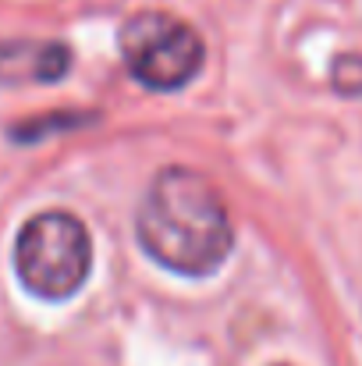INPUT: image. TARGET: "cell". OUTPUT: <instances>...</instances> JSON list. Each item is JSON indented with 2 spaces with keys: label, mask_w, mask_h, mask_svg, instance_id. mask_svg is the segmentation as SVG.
I'll use <instances>...</instances> for the list:
<instances>
[{
  "label": "cell",
  "mask_w": 362,
  "mask_h": 366,
  "mask_svg": "<svg viewBox=\"0 0 362 366\" xmlns=\"http://www.w3.org/2000/svg\"><path fill=\"white\" fill-rule=\"evenodd\" d=\"M135 232L156 263L185 277L213 274L228 259L235 239L224 199L188 167H167L156 174L142 199Z\"/></svg>",
  "instance_id": "1"
},
{
  "label": "cell",
  "mask_w": 362,
  "mask_h": 366,
  "mask_svg": "<svg viewBox=\"0 0 362 366\" xmlns=\"http://www.w3.org/2000/svg\"><path fill=\"white\" fill-rule=\"evenodd\" d=\"M93 267V242L75 214L46 210L32 217L14 242V270L21 285L50 302L71 299Z\"/></svg>",
  "instance_id": "2"
},
{
  "label": "cell",
  "mask_w": 362,
  "mask_h": 366,
  "mask_svg": "<svg viewBox=\"0 0 362 366\" xmlns=\"http://www.w3.org/2000/svg\"><path fill=\"white\" fill-rule=\"evenodd\" d=\"M121 57L149 89H181L203 68L199 32L164 11H142L121 29Z\"/></svg>",
  "instance_id": "3"
},
{
  "label": "cell",
  "mask_w": 362,
  "mask_h": 366,
  "mask_svg": "<svg viewBox=\"0 0 362 366\" xmlns=\"http://www.w3.org/2000/svg\"><path fill=\"white\" fill-rule=\"evenodd\" d=\"M71 50L46 39H4L0 43V86H46L64 79Z\"/></svg>",
  "instance_id": "4"
},
{
  "label": "cell",
  "mask_w": 362,
  "mask_h": 366,
  "mask_svg": "<svg viewBox=\"0 0 362 366\" xmlns=\"http://www.w3.org/2000/svg\"><path fill=\"white\" fill-rule=\"evenodd\" d=\"M334 89L348 97L362 93V54H345L334 61Z\"/></svg>",
  "instance_id": "5"
}]
</instances>
